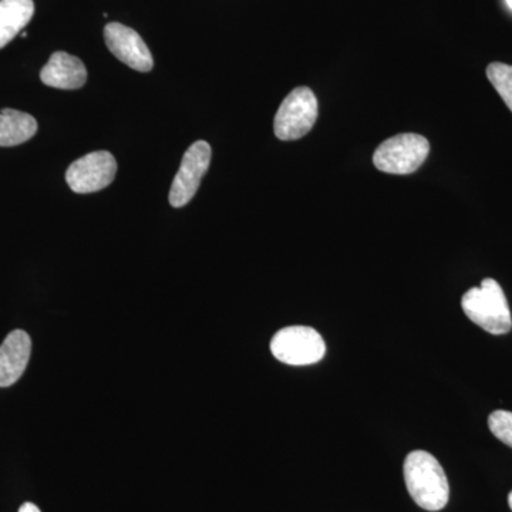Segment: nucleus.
I'll return each mask as SVG.
<instances>
[{"label":"nucleus","mask_w":512,"mask_h":512,"mask_svg":"<svg viewBox=\"0 0 512 512\" xmlns=\"http://www.w3.org/2000/svg\"><path fill=\"white\" fill-rule=\"evenodd\" d=\"M404 481L414 503L426 511H440L450 498V485L443 467L433 454L412 451L404 460Z\"/></svg>","instance_id":"obj_1"},{"label":"nucleus","mask_w":512,"mask_h":512,"mask_svg":"<svg viewBox=\"0 0 512 512\" xmlns=\"http://www.w3.org/2000/svg\"><path fill=\"white\" fill-rule=\"evenodd\" d=\"M461 306L471 322L491 335H505L512 329L510 305L495 279H484L481 286L464 293Z\"/></svg>","instance_id":"obj_2"},{"label":"nucleus","mask_w":512,"mask_h":512,"mask_svg":"<svg viewBox=\"0 0 512 512\" xmlns=\"http://www.w3.org/2000/svg\"><path fill=\"white\" fill-rule=\"evenodd\" d=\"M430 153V143L420 134H397L387 138L373 154V164L382 173L407 175L416 173Z\"/></svg>","instance_id":"obj_3"},{"label":"nucleus","mask_w":512,"mask_h":512,"mask_svg":"<svg viewBox=\"0 0 512 512\" xmlns=\"http://www.w3.org/2000/svg\"><path fill=\"white\" fill-rule=\"evenodd\" d=\"M318 114V99L309 87L292 90L276 113L275 136L282 141L299 140L315 126Z\"/></svg>","instance_id":"obj_4"},{"label":"nucleus","mask_w":512,"mask_h":512,"mask_svg":"<svg viewBox=\"0 0 512 512\" xmlns=\"http://www.w3.org/2000/svg\"><path fill=\"white\" fill-rule=\"evenodd\" d=\"M271 352L285 365L308 366L323 359L326 345L318 330L308 326H289L272 338Z\"/></svg>","instance_id":"obj_5"},{"label":"nucleus","mask_w":512,"mask_h":512,"mask_svg":"<svg viewBox=\"0 0 512 512\" xmlns=\"http://www.w3.org/2000/svg\"><path fill=\"white\" fill-rule=\"evenodd\" d=\"M116 158L109 151H94L74 161L66 171V181L76 194L104 190L114 181Z\"/></svg>","instance_id":"obj_6"},{"label":"nucleus","mask_w":512,"mask_h":512,"mask_svg":"<svg viewBox=\"0 0 512 512\" xmlns=\"http://www.w3.org/2000/svg\"><path fill=\"white\" fill-rule=\"evenodd\" d=\"M211 154V147L207 141H197L185 151L168 197L174 208L185 207L197 194L202 177L210 168Z\"/></svg>","instance_id":"obj_7"},{"label":"nucleus","mask_w":512,"mask_h":512,"mask_svg":"<svg viewBox=\"0 0 512 512\" xmlns=\"http://www.w3.org/2000/svg\"><path fill=\"white\" fill-rule=\"evenodd\" d=\"M104 39L110 52L131 69L143 73L153 70V56L136 30L111 22L104 28Z\"/></svg>","instance_id":"obj_8"},{"label":"nucleus","mask_w":512,"mask_h":512,"mask_svg":"<svg viewBox=\"0 0 512 512\" xmlns=\"http://www.w3.org/2000/svg\"><path fill=\"white\" fill-rule=\"evenodd\" d=\"M32 340L25 330H13L0 346V387L18 382L28 367Z\"/></svg>","instance_id":"obj_9"},{"label":"nucleus","mask_w":512,"mask_h":512,"mask_svg":"<svg viewBox=\"0 0 512 512\" xmlns=\"http://www.w3.org/2000/svg\"><path fill=\"white\" fill-rule=\"evenodd\" d=\"M40 80L49 87L60 90H77L87 82L86 66L79 57L66 52H56L40 72Z\"/></svg>","instance_id":"obj_10"},{"label":"nucleus","mask_w":512,"mask_h":512,"mask_svg":"<svg viewBox=\"0 0 512 512\" xmlns=\"http://www.w3.org/2000/svg\"><path fill=\"white\" fill-rule=\"evenodd\" d=\"M35 15L33 0H0V49L9 45Z\"/></svg>","instance_id":"obj_11"},{"label":"nucleus","mask_w":512,"mask_h":512,"mask_svg":"<svg viewBox=\"0 0 512 512\" xmlns=\"http://www.w3.org/2000/svg\"><path fill=\"white\" fill-rule=\"evenodd\" d=\"M37 133V121L23 111H0V147H13L26 143Z\"/></svg>","instance_id":"obj_12"},{"label":"nucleus","mask_w":512,"mask_h":512,"mask_svg":"<svg viewBox=\"0 0 512 512\" xmlns=\"http://www.w3.org/2000/svg\"><path fill=\"white\" fill-rule=\"evenodd\" d=\"M487 77L504 103L512 111V66L504 63H491L487 67Z\"/></svg>","instance_id":"obj_13"},{"label":"nucleus","mask_w":512,"mask_h":512,"mask_svg":"<svg viewBox=\"0 0 512 512\" xmlns=\"http://www.w3.org/2000/svg\"><path fill=\"white\" fill-rule=\"evenodd\" d=\"M488 427L491 433L498 440L503 441L508 447L512 448V413L507 410H495L488 417Z\"/></svg>","instance_id":"obj_14"},{"label":"nucleus","mask_w":512,"mask_h":512,"mask_svg":"<svg viewBox=\"0 0 512 512\" xmlns=\"http://www.w3.org/2000/svg\"><path fill=\"white\" fill-rule=\"evenodd\" d=\"M19 512H42L39 510L36 504L33 503H25L22 507L19 508Z\"/></svg>","instance_id":"obj_15"},{"label":"nucleus","mask_w":512,"mask_h":512,"mask_svg":"<svg viewBox=\"0 0 512 512\" xmlns=\"http://www.w3.org/2000/svg\"><path fill=\"white\" fill-rule=\"evenodd\" d=\"M508 504H510V508L512 511V491H511L510 495H508Z\"/></svg>","instance_id":"obj_16"},{"label":"nucleus","mask_w":512,"mask_h":512,"mask_svg":"<svg viewBox=\"0 0 512 512\" xmlns=\"http://www.w3.org/2000/svg\"><path fill=\"white\" fill-rule=\"evenodd\" d=\"M508 6L512 9V0H507Z\"/></svg>","instance_id":"obj_17"}]
</instances>
